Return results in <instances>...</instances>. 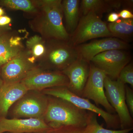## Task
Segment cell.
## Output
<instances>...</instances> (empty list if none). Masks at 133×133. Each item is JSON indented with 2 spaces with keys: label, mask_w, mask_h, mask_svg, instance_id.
I'll list each match as a JSON object with an SVG mask.
<instances>
[{
  "label": "cell",
  "mask_w": 133,
  "mask_h": 133,
  "mask_svg": "<svg viewBox=\"0 0 133 133\" xmlns=\"http://www.w3.org/2000/svg\"><path fill=\"white\" fill-rule=\"evenodd\" d=\"M48 96L44 120L51 128L63 126L84 127L90 123L92 112L78 108L62 99Z\"/></svg>",
  "instance_id": "obj_2"
},
{
  "label": "cell",
  "mask_w": 133,
  "mask_h": 133,
  "mask_svg": "<svg viewBox=\"0 0 133 133\" xmlns=\"http://www.w3.org/2000/svg\"><path fill=\"white\" fill-rule=\"evenodd\" d=\"M48 103V96L42 92L28 91L11 107L12 116L16 118L44 119Z\"/></svg>",
  "instance_id": "obj_7"
},
{
  "label": "cell",
  "mask_w": 133,
  "mask_h": 133,
  "mask_svg": "<svg viewBox=\"0 0 133 133\" xmlns=\"http://www.w3.org/2000/svg\"><path fill=\"white\" fill-rule=\"evenodd\" d=\"M106 74L90 63V71L88 79L81 97L92 100L97 105H101L106 111L114 114L115 110L107 100L104 87V81Z\"/></svg>",
  "instance_id": "obj_9"
},
{
  "label": "cell",
  "mask_w": 133,
  "mask_h": 133,
  "mask_svg": "<svg viewBox=\"0 0 133 133\" xmlns=\"http://www.w3.org/2000/svg\"><path fill=\"white\" fill-rule=\"evenodd\" d=\"M116 80L123 84H129L133 88V65L132 63H129L121 70Z\"/></svg>",
  "instance_id": "obj_23"
},
{
  "label": "cell",
  "mask_w": 133,
  "mask_h": 133,
  "mask_svg": "<svg viewBox=\"0 0 133 133\" xmlns=\"http://www.w3.org/2000/svg\"><path fill=\"white\" fill-rule=\"evenodd\" d=\"M96 116L95 114L93 113L90 123L84 127L63 126L50 128L44 133H93L95 129L94 120Z\"/></svg>",
  "instance_id": "obj_22"
},
{
  "label": "cell",
  "mask_w": 133,
  "mask_h": 133,
  "mask_svg": "<svg viewBox=\"0 0 133 133\" xmlns=\"http://www.w3.org/2000/svg\"><path fill=\"white\" fill-rule=\"evenodd\" d=\"M94 123L95 129L93 133H128L130 132L133 130L131 129L114 130L104 128L102 126L99 124L97 119V116H95L94 119Z\"/></svg>",
  "instance_id": "obj_24"
},
{
  "label": "cell",
  "mask_w": 133,
  "mask_h": 133,
  "mask_svg": "<svg viewBox=\"0 0 133 133\" xmlns=\"http://www.w3.org/2000/svg\"><path fill=\"white\" fill-rule=\"evenodd\" d=\"M12 22V19L8 16L3 15L0 17V26L4 27L9 26Z\"/></svg>",
  "instance_id": "obj_27"
},
{
  "label": "cell",
  "mask_w": 133,
  "mask_h": 133,
  "mask_svg": "<svg viewBox=\"0 0 133 133\" xmlns=\"http://www.w3.org/2000/svg\"><path fill=\"white\" fill-rule=\"evenodd\" d=\"M122 3L120 1L82 0L80 2V11L83 15L92 12L101 18L104 13L120 8Z\"/></svg>",
  "instance_id": "obj_17"
},
{
  "label": "cell",
  "mask_w": 133,
  "mask_h": 133,
  "mask_svg": "<svg viewBox=\"0 0 133 133\" xmlns=\"http://www.w3.org/2000/svg\"><path fill=\"white\" fill-rule=\"evenodd\" d=\"M130 56L123 50L107 51L94 57L90 63L104 72L112 80H116L122 69L128 64Z\"/></svg>",
  "instance_id": "obj_11"
},
{
  "label": "cell",
  "mask_w": 133,
  "mask_h": 133,
  "mask_svg": "<svg viewBox=\"0 0 133 133\" xmlns=\"http://www.w3.org/2000/svg\"><path fill=\"white\" fill-rule=\"evenodd\" d=\"M0 6L23 11L30 19L36 15L38 10L37 0H1Z\"/></svg>",
  "instance_id": "obj_20"
},
{
  "label": "cell",
  "mask_w": 133,
  "mask_h": 133,
  "mask_svg": "<svg viewBox=\"0 0 133 133\" xmlns=\"http://www.w3.org/2000/svg\"><path fill=\"white\" fill-rule=\"evenodd\" d=\"M128 133H131V132H130Z\"/></svg>",
  "instance_id": "obj_33"
},
{
  "label": "cell",
  "mask_w": 133,
  "mask_h": 133,
  "mask_svg": "<svg viewBox=\"0 0 133 133\" xmlns=\"http://www.w3.org/2000/svg\"><path fill=\"white\" fill-rule=\"evenodd\" d=\"M37 2L38 12L28 22L31 30L46 41L68 42L70 35L63 23L62 1L37 0Z\"/></svg>",
  "instance_id": "obj_1"
},
{
  "label": "cell",
  "mask_w": 133,
  "mask_h": 133,
  "mask_svg": "<svg viewBox=\"0 0 133 133\" xmlns=\"http://www.w3.org/2000/svg\"><path fill=\"white\" fill-rule=\"evenodd\" d=\"M28 91H41L59 86L68 87L69 80L62 72L48 70L36 65L21 81Z\"/></svg>",
  "instance_id": "obj_8"
},
{
  "label": "cell",
  "mask_w": 133,
  "mask_h": 133,
  "mask_svg": "<svg viewBox=\"0 0 133 133\" xmlns=\"http://www.w3.org/2000/svg\"><path fill=\"white\" fill-rule=\"evenodd\" d=\"M119 18L118 13L115 12H111L109 14L108 16L107 21L109 22L110 23H112L118 21Z\"/></svg>",
  "instance_id": "obj_28"
},
{
  "label": "cell",
  "mask_w": 133,
  "mask_h": 133,
  "mask_svg": "<svg viewBox=\"0 0 133 133\" xmlns=\"http://www.w3.org/2000/svg\"><path fill=\"white\" fill-rule=\"evenodd\" d=\"M128 43L114 37L92 41L88 43H83L76 46L79 57L89 63L94 57L107 51L113 50L128 49Z\"/></svg>",
  "instance_id": "obj_12"
},
{
  "label": "cell",
  "mask_w": 133,
  "mask_h": 133,
  "mask_svg": "<svg viewBox=\"0 0 133 133\" xmlns=\"http://www.w3.org/2000/svg\"><path fill=\"white\" fill-rule=\"evenodd\" d=\"M112 37L107 24L92 12L81 17L74 31L70 35L68 42L76 47L87 41L99 37Z\"/></svg>",
  "instance_id": "obj_5"
},
{
  "label": "cell",
  "mask_w": 133,
  "mask_h": 133,
  "mask_svg": "<svg viewBox=\"0 0 133 133\" xmlns=\"http://www.w3.org/2000/svg\"><path fill=\"white\" fill-rule=\"evenodd\" d=\"M107 27L112 37L121 38L126 42L129 41L132 37L133 19L121 18L115 22L109 23Z\"/></svg>",
  "instance_id": "obj_19"
},
{
  "label": "cell",
  "mask_w": 133,
  "mask_h": 133,
  "mask_svg": "<svg viewBox=\"0 0 133 133\" xmlns=\"http://www.w3.org/2000/svg\"><path fill=\"white\" fill-rule=\"evenodd\" d=\"M80 1L79 0L62 1L63 14L68 33L71 34L76 29L79 21Z\"/></svg>",
  "instance_id": "obj_18"
},
{
  "label": "cell",
  "mask_w": 133,
  "mask_h": 133,
  "mask_svg": "<svg viewBox=\"0 0 133 133\" xmlns=\"http://www.w3.org/2000/svg\"><path fill=\"white\" fill-rule=\"evenodd\" d=\"M12 29L9 26L1 27L0 26V37L5 33L11 30Z\"/></svg>",
  "instance_id": "obj_29"
},
{
  "label": "cell",
  "mask_w": 133,
  "mask_h": 133,
  "mask_svg": "<svg viewBox=\"0 0 133 133\" xmlns=\"http://www.w3.org/2000/svg\"><path fill=\"white\" fill-rule=\"evenodd\" d=\"M3 84V81L1 77H0V88L2 86V85Z\"/></svg>",
  "instance_id": "obj_31"
},
{
  "label": "cell",
  "mask_w": 133,
  "mask_h": 133,
  "mask_svg": "<svg viewBox=\"0 0 133 133\" xmlns=\"http://www.w3.org/2000/svg\"><path fill=\"white\" fill-rule=\"evenodd\" d=\"M37 65L26 48L19 55L1 66V77L3 83L20 82L29 72Z\"/></svg>",
  "instance_id": "obj_10"
},
{
  "label": "cell",
  "mask_w": 133,
  "mask_h": 133,
  "mask_svg": "<svg viewBox=\"0 0 133 133\" xmlns=\"http://www.w3.org/2000/svg\"><path fill=\"white\" fill-rule=\"evenodd\" d=\"M25 48L30 53L37 64L45 55L47 48V41L38 35L29 37L25 43Z\"/></svg>",
  "instance_id": "obj_21"
},
{
  "label": "cell",
  "mask_w": 133,
  "mask_h": 133,
  "mask_svg": "<svg viewBox=\"0 0 133 133\" xmlns=\"http://www.w3.org/2000/svg\"><path fill=\"white\" fill-rule=\"evenodd\" d=\"M119 16L121 19H133V14L131 11L128 9H123L118 13Z\"/></svg>",
  "instance_id": "obj_26"
},
{
  "label": "cell",
  "mask_w": 133,
  "mask_h": 133,
  "mask_svg": "<svg viewBox=\"0 0 133 133\" xmlns=\"http://www.w3.org/2000/svg\"><path fill=\"white\" fill-rule=\"evenodd\" d=\"M50 128L43 119H0V133H44Z\"/></svg>",
  "instance_id": "obj_13"
},
{
  "label": "cell",
  "mask_w": 133,
  "mask_h": 133,
  "mask_svg": "<svg viewBox=\"0 0 133 133\" xmlns=\"http://www.w3.org/2000/svg\"><path fill=\"white\" fill-rule=\"evenodd\" d=\"M5 14V10L3 9V8L0 7V17L4 15Z\"/></svg>",
  "instance_id": "obj_30"
},
{
  "label": "cell",
  "mask_w": 133,
  "mask_h": 133,
  "mask_svg": "<svg viewBox=\"0 0 133 133\" xmlns=\"http://www.w3.org/2000/svg\"><path fill=\"white\" fill-rule=\"evenodd\" d=\"M21 83H5L0 88V115L5 117L13 105L28 92Z\"/></svg>",
  "instance_id": "obj_16"
},
{
  "label": "cell",
  "mask_w": 133,
  "mask_h": 133,
  "mask_svg": "<svg viewBox=\"0 0 133 133\" xmlns=\"http://www.w3.org/2000/svg\"><path fill=\"white\" fill-rule=\"evenodd\" d=\"M41 92L47 96L62 99L78 108L97 114L104 120L108 128L114 130L121 128L119 120L117 115L109 113L94 104L89 99L74 94L69 90L67 87H56L45 89Z\"/></svg>",
  "instance_id": "obj_4"
},
{
  "label": "cell",
  "mask_w": 133,
  "mask_h": 133,
  "mask_svg": "<svg viewBox=\"0 0 133 133\" xmlns=\"http://www.w3.org/2000/svg\"><path fill=\"white\" fill-rule=\"evenodd\" d=\"M90 63L79 57L62 72L68 78L69 90L81 97L89 77Z\"/></svg>",
  "instance_id": "obj_14"
},
{
  "label": "cell",
  "mask_w": 133,
  "mask_h": 133,
  "mask_svg": "<svg viewBox=\"0 0 133 133\" xmlns=\"http://www.w3.org/2000/svg\"><path fill=\"white\" fill-rule=\"evenodd\" d=\"M23 30L12 29L0 37V67L19 55L25 49L23 41L28 35H21Z\"/></svg>",
  "instance_id": "obj_15"
},
{
  "label": "cell",
  "mask_w": 133,
  "mask_h": 133,
  "mask_svg": "<svg viewBox=\"0 0 133 133\" xmlns=\"http://www.w3.org/2000/svg\"><path fill=\"white\" fill-rule=\"evenodd\" d=\"M125 98L127 106L131 116L133 115V90L127 85L125 84Z\"/></svg>",
  "instance_id": "obj_25"
},
{
  "label": "cell",
  "mask_w": 133,
  "mask_h": 133,
  "mask_svg": "<svg viewBox=\"0 0 133 133\" xmlns=\"http://www.w3.org/2000/svg\"><path fill=\"white\" fill-rule=\"evenodd\" d=\"M104 87L107 100L117 113L121 129H133L132 117L126 103L125 84L117 80H112L107 76L104 81Z\"/></svg>",
  "instance_id": "obj_6"
},
{
  "label": "cell",
  "mask_w": 133,
  "mask_h": 133,
  "mask_svg": "<svg viewBox=\"0 0 133 133\" xmlns=\"http://www.w3.org/2000/svg\"></svg>",
  "instance_id": "obj_32"
},
{
  "label": "cell",
  "mask_w": 133,
  "mask_h": 133,
  "mask_svg": "<svg viewBox=\"0 0 133 133\" xmlns=\"http://www.w3.org/2000/svg\"><path fill=\"white\" fill-rule=\"evenodd\" d=\"M79 57L76 47L68 42L49 40L47 41L45 55L37 65L48 70L62 72Z\"/></svg>",
  "instance_id": "obj_3"
}]
</instances>
